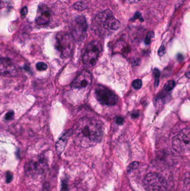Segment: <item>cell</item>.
I'll return each mask as SVG.
<instances>
[{
	"mask_svg": "<svg viewBox=\"0 0 190 191\" xmlns=\"http://www.w3.org/2000/svg\"><path fill=\"white\" fill-rule=\"evenodd\" d=\"M88 25L85 17L82 16H78L74 20V38L78 40H82L86 35Z\"/></svg>",
	"mask_w": 190,
	"mask_h": 191,
	"instance_id": "cell-10",
	"label": "cell"
},
{
	"mask_svg": "<svg viewBox=\"0 0 190 191\" xmlns=\"http://www.w3.org/2000/svg\"><path fill=\"white\" fill-rule=\"evenodd\" d=\"M27 11H28V10H27V8L26 7H24L22 8V10L21 11V15L22 18H25L27 14Z\"/></svg>",
	"mask_w": 190,
	"mask_h": 191,
	"instance_id": "cell-23",
	"label": "cell"
},
{
	"mask_svg": "<svg viewBox=\"0 0 190 191\" xmlns=\"http://www.w3.org/2000/svg\"><path fill=\"white\" fill-rule=\"evenodd\" d=\"M175 86V82L174 81L172 80L168 81L165 84L164 89L166 91H170L174 88Z\"/></svg>",
	"mask_w": 190,
	"mask_h": 191,
	"instance_id": "cell-15",
	"label": "cell"
},
{
	"mask_svg": "<svg viewBox=\"0 0 190 191\" xmlns=\"http://www.w3.org/2000/svg\"><path fill=\"white\" fill-rule=\"evenodd\" d=\"M13 178V175L11 173L8 172L6 174V182L7 183H10Z\"/></svg>",
	"mask_w": 190,
	"mask_h": 191,
	"instance_id": "cell-25",
	"label": "cell"
},
{
	"mask_svg": "<svg viewBox=\"0 0 190 191\" xmlns=\"http://www.w3.org/2000/svg\"><path fill=\"white\" fill-rule=\"evenodd\" d=\"M55 47L61 57H69L74 48V38L69 34H58L55 38Z\"/></svg>",
	"mask_w": 190,
	"mask_h": 191,
	"instance_id": "cell-3",
	"label": "cell"
},
{
	"mask_svg": "<svg viewBox=\"0 0 190 191\" xmlns=\"http://www.w3.org/2000/svg\"><path fill=\"white\" fill-rule=\"evenodd\" d=\"M104 127L101 121L89 117L80 119L73 133V139L79 147L87 148L93 147L103 139Z\"/></svg>",
	"mask_w": 190,
	"mask_h": 191,
	"instance_id": "cell-1",
	"label": "cell"
},
{
	"mask_svg": "<svg viewBox=\"0 0 190 191\" xmlns=\"http://www.w3.org/2000/svg\"><path fill=\"white\" fill-rule=\"evenodd\" d=\"M95 96L98 101L103 105L113 106L118 101L117 96L111 90L102 85L96 86Z\"/></svg>",
	"mask_w": 190,
	"mask_h": 191,
	"instance_id": "cell-7",
	"label": "cell"
},
{
	"mask_svg": "<svg viewBox=\"0 0 190 191\" xmlns=\"http://www.w3.org/2000/svg\"><path fill=\"white\" fill-rule=\"evenodd\" d=\"M116 123L119 125H121L123 124L124 122V119L122 117H120V116H118L117 118H116Z\"/></svg>",
	"mask_w": 190,
	"mask_h": 191,
	"instance_id": "cell-24",
	"label": "cell"
},
{
	"mask_svg": "<svg viewBox=\"0 0 190 191\" xmlns=\"http://www.w3.org/2000/svg\"><path fill=\"white\" fill-rule=\"evenodd\" d=\"M128 4H136L140 2V0H126Z\"/></svg>",
	"mask_w": 190,
	"mask_h": 191,
	"instance_id": "cell-26",
	"label": "cell"
},
{
	"mask_svg": "<svg viewBox=\"0 0 190 191\" xmlns=\"http://www.w3.org/2000/svg\"><path fill=\"white\" fill-rule=\"evenodd\" d=\"M17 73V68L11 59L0 58V74L4 76L15 77Z\"/></svg>",
	"mask_w": 190,
	"mask_h": 191,
	"instance_id": "cell-8",
	"label": "cell"
},
{
	"mask_svg": "<svg viewBox=\"0 0 190 191\" xmlns=\"http://www.w3.org/2000/svg\"><path fill=\"white\" fill-rule=\"evenodd\" d=\"M69 132H66L59 139L56 144V150L58 154H60L62 153L66 145L67 141L69 137Z\"/></svg>",
	"mask_w": 190,
	"mask_h": 191,
	"instance_id": "cell-13",
	"label": "cell"
},
{
	"mask_svg": "<svg viewBox=\"0 0 190 191\" xmlns=\"http://www.w3.org/2000/svg\"><path fill=\"white\" fill-rule=\"evenodd\" d=\"M47 166L45 160L39 159L37 160H32L26 164L25 171L27 174L35 176L40 174L44 172Z\"/></svg>",
	"mask_w": 190,
	"mask_h": 191,
	"instance_id": "cell-9",
	"label": "cell"
},
{
	"mask_svg": "<svg viewBox=\"0 0 190 191\" xmlns=\"http://www.w3.org/2000/svg\"><path fill=\"white\" fill-rule=\"evenodd\" d=\"M101 51L102 46L98 41L94 40L90 42L87 45L82 56L84 64L88 67L94 66L96 63Z\"/></svg>",
	"mask_w": 190,
	"mask_h": 191,
	"instance_id": "cell-6",
	"label": "cell"
},
{
	"mask_svg": "<svg viewBox=\"0 0 190 191\" xmlns=\"http://www.w3.org/2000/svg\"><path fill=\"white\" fill-rule=\"evenodd\" d=\"M154 37V32H149L147 36H146L145 42L146 43V44L148 45L150 44L151 41V39Z\"/></svg>",
	"mask_w": 190,
	"mask_h": 191,
	"instance_id": "cell-19",
	"label": "cell"
},
{
	"mask_svg": "<svg viewBox=\"0 0 190 191\" xmlns=\"http://www.w3.org/2000/svg\"><path fill=\"white\" fill-rule=\"evenodd\" d=\"M138 166H139V164H138V162H133L128 166V168H127V171L128 172H131L133 170L136 169V168H137Z\"/></svg>",
	"mask_w": 190,
	"mask_h": 191,
	"instance_id": "cell-20",
	"label": "cell"
},
{
	"mask_svg": "<svg viewBox=\"0 0 190 191\" xmlns=\"http://www.w3.org/2000/svg\"><path fill=\"white\" fill-rule=\"evenodd\" d=\"M36 67L37 70L40 71H44L46 70L48 68V65L44 62H38L36 64Z\"/></svg>",
	"mask_w": 190,
	"mask_h": 191,
	"instance_id": "cell-17",
	"label": "cell"
},
{
	"mask_svg": "<svg viewBox=\"0 0 190 191\" xmlns=\"http://www.w3.org/2000/svg\"><path fill=\"white\" fill-rule=\"evenodd\" d=\"M14 117V112L13 111H10L7 113L5 119L6 120H12Z\"/></svg>",
	"mask_w": 190,
	"mask_h": 191,
	"instance_id": "cell-21",
	"label": "cell"
},
{
	"mask_svg": "<svg viewBox=\"0 0 190 191\" xmlns=\"http://www.w3.org/2000/svg\"><path fill=\"white\" fill-rule=\"evenodd\" d=\"M51 13L49 8L44 5L38 6L36 22L38 25H46L49 23L50 19Z\"/></svg>",
	"mask_w": 190,
	"mask_h": 191,
	"instance_id": "cell-12",
	"label": "cell"
},
{
	"mask_svg": "<svg viewBox=\"0 0 190 191\" xmlns=\"http://www.w3.org/2000/svg\"><path fill=\"white\" fill-rule=\"evenodd\" d=\"M172 147L178 153H186L190 151V127L182 129L173 138Z\"/></svg>",
	"mask_w": 190,
	"mask_h": 191,
	"instance_id": "cell-5",
	"label": "cell"
},
{
	"mask_svg": "<svg viewBox=\"0 0 190 191\" xmlns=\"http://www.w3.org/2000/svg\"><path fill=\"white\" fill-rule=\"evenodd\" d=\"M153 74L155 78L154 79V85L157 87L159 84V71L157 69H154L153 70Z\"/></svg>",
	"mask_w": 190,
	"mask_h": 191,
	"instance_id": "cell-16",
	"label": "cell"
},
{
	"mask_svg": "<svg viewBox=\"0 0 190 191\" xmlns=\"http://www.w3.org/2000/svg\"><path fill=\"white\" fill-rule=\"evenodd\" d=\"M142 86V81L140 79H137L132 82V87L134 89H140Z\"/></svg>",
	"mask_w": 190,
	"mask_h": 191,
	"instance_id": "cell-18",
	"label": "cell"
},
{
	"mask_svg": "<svg viewBox=\"0 0 190 191\" xmlns=\"http://www.w3.org/2000/svg\"><path fill=\"white\" fill-rule=\"evenodd\" d=\"M92 76L88 70H84L76 77L72 83V87L76 89L89 87L92 83Z\"/></svg>",
	"mask_w": 190,
	"mask_h": 191,
	"instance_id": "cell-11",
	"label": "cell"
},
{
	"mask_svg": "<svg viewBox=\"0 0 190 191\" xmlns=\"http://www.w3.org/2000/svg\"><path fill=\"white\" fill-rule=\"evenodd\" d=\"M165 53H166V49H165V46L162 45L159 49L158 54L160 57H162L165 54Z\"/></svg>",
	"mask_w": 190,
	"mask_h": 191,
	"instance_id": "cell-22",
	"label": "cell"
},
{
	"mask_svg": "<svg viewBox=\"0 0 190 191\" xmlns=\"http://www.w3.org/2000/svg\"><path fill=\"white\" fill-rule=\"evenodd\" d=\"M73 7L78 11H82L86 10L88 7L87 4L83 1H78L73 5Z\"/></svg>",
	"mask_w": 190,
	"mask_h": 191,
	"instance_id": "cell-14",
	"label": "cell"
},
{
	"mask_svg": "<svg viewBox=\"0 0 190 191\" xmlns=\"http://www.w3.org/2000/svg\"><path fill=\"white\" fill-rule=\"evenodd\" d=\"M143 186L147 191H168L167 181L161 175L156 173H149L145 177Z\"/></svg>",
	"mask_w": 190,
	"mask_h": 191,
	"instance_id": "cell-4",
	"label": "cell"
},
{
	"mask_svg": "<svg viewBox=\"0 0 190 191\" xmlns=\"http://www.w3.org/2000/svg\"><path fill=\"white\" fill-rule=\"evenodd\" d=\"M139 116V114H138V112H137V111H136V112H133V114H132V117H133V118H137L138 116Z\"/></svg>",
	"mask_w": 190,
	"mask_h": 191,
	"instance_id": "cell-27",
	"label": "cell"
},
{
	"mask_svg": "<svg viewBox=\"0 0 190 191\" xmlns=\"http://www.w3.org/2000/svg\"><path fill=\"white\" fill-rule=\"evenodd\" d=\"M93 29L101 36H107L117 31L120 26V22L111 11L107 10L99 13L92 22Z\"/></svg>",
	"mask_w": 190,
	"mask_h": 191,
	"instance_id": "cell-2",
	"label": "cell"
}]
</instances>
